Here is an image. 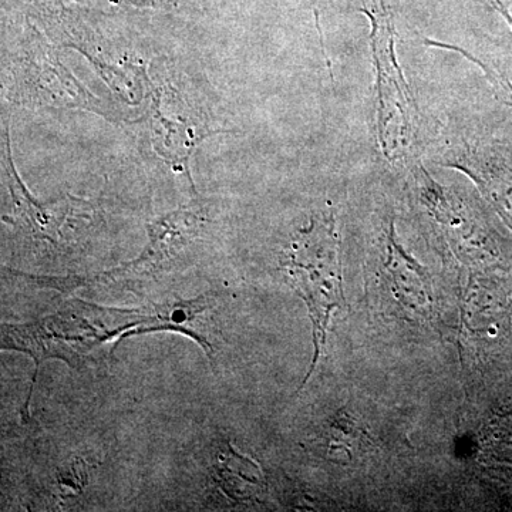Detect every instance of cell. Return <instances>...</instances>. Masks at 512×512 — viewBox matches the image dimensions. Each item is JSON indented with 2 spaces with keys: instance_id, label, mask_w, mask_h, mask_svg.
I'll list each match as a JSON object with an SVG mask.
<instances>
[{
  "instance_id": "cell-1",
  "label": "cell",
  "mask_w": 512,
  "mask_h": 512,
  "mask_svg": "<svg viewBox=\"0 0 512 512\" xmlns=\"http://www.w3.org/2000/svg\"><path fill=\"white\" fill-rule=\"evenodd\" d=\"M150 320L151 315L147 312L103 308L74 298L64 302L53 315L35 322L3 323L2 349L26 353L35 360L36 370L22 409V419H30V400L40 365L45 360L60 359L72 369H82L92 359L94 350L117 338L113 348L116 350L127 332L146 326Z\"/></svg>"
},
{
  "instance_id": "cell-2",
  "label": "cell",
  "mask_w": 512,
  "mask_h": 512,
  "mask_svg": "<svg viewBox=\"0 0 512 512\" xmlns=\"http://www.w3.org/2000/svg\"><path fill=\"white\" fill-rule=\"evenodd\" d=\"M282 265L291 276L293 288L308 306L312 320L315 353L303 387L325 352L330 316L345 303L335 218L332 215L313 218L311 227L302 229L293 239Z\"/></svg>"
},
{
  "instance_id": "cell-3",
  "label": "cell",
  "mask_w": 512,
  "mask_h": 512,
  "mask_svg": "<svg viewBox=\"0 0 512 512\" xmlns=\"http://www.w3.org/2000/svg\"><path fill=\"white\" fill-rule=\"evenodd\" d=\"M372 23V47L379 90V136L387 157H397L409 144L416 124V106L394 55L392 12L384 0H369L362 8Z\"/></svg>"
},
{
  "instance_id": "cell-4",
  "label": "cell",
  "mask_w": 512,
  "mask_h": 512,
  "mask_svg": "<svg viewBox=\"0 0 512 512\" xmlns=\"http://www.w3.org/2000/svg\"><path fill=\"white\" fill-rule=\"evenodd\" d=\"M202 228L200 215L190 211H178L165 215L148 227L150 242L143 254L128 262L104 272L94 282H120L131 279L150 278L167 271L178 255L198 237Z\"/></svg>"
},
{
  "instance_id": "cell-5",
  "label": "cell",
  "mask_w": 512,
  "mask_h": 512,
  "mask_svg": "<svg viewBox=\"0 0 512 512\" xmlns=\"http://www.w3.org/2000/svg\"><path fill=\"white\" fill-rule=\"evenodd\" d=\"M448 167L466 173L512 231V154L501 146H466Z\"/></svg>"
},
{
  "instance_id": "cell-6",
  "label": "cell",
  "mask_w": 512,
  "mask_h": 512,
  "mask_svg": "<svg viewBox=\"0 0 512 512\" xmlns=\"http://www.w3.org/2000/svg\"><path fill=\"white\" fill-rule=\"evenodd\" d=\"M217 306V296L214 293H205L198 298L184 301L167 302L154 308L150 322L141 328L131 329L123 336L141 335V333L158 332V330H173L183 333L201 345L208 359L215 366V326L211 323V312Z\"/></svg>"
},
{
  "instance_id": "cell-7",
  "label": "cell",
  "mask_w": 512,
  "mask_h": 512,
  "mask_svg": "<svg viewBox=\"0 0 512 512\" xmlns=\"http://www.w3.org/2000/svg\"><path fill=\"white\" fill-rule=\"evenodd\" d=\"M215 471L221 490L232 500H252L264 490V480L259 467L237 453L229 444L218 456Z\"/></svg>"
},
{
  "instance_id": "cell-8",
  "label": "cell",
  "mask_w": 512,
  "mask_h": 512,
  "mask_svg": "<svg viewBox=\"0 0 512 512\" xmlns=\"http://www.w3.org/2000/svg\"><path fill=\"white\" fill-rule=\"evenodd\" d=\"M86 483L87 467L80 458H76L72 463L67 464L59 473V484L63 490L69 488L73 493H76V491H82Z\"/></svg>"
},
{
  "instance_id": "cell-9",
  "label": "cell",
  "mask_w": 512,
  "mask_h": 512,
  "mask_svg": "<svg viewBox=\"0 0 512 512\" xmlns=\"http://www.w3.org/2000/svg\"><path fill=\"white\" fill-rule=\"evenodd\" d=\"M126 2L128 5L140 6V8H168V6H177L184 0H119Z\"/></svg>"
},
{
  "instance_id": "cell-10",
  "label": "cell",
  "mask_w": 512,
  "mask_h": 512,
  "mask_svg": "<svg viewBox=\"0 0 512 512\" xmlns=\"http://www.w3.org/2000/svg\"><path fill=\"white\" fill-rule=\"evenodd\" d=\"M487 2L493 6L495 12L500 13L501 18L507 22V25L510 26L512 32V13L507 0H487Z\"/></svg>"
}]
</instances>
